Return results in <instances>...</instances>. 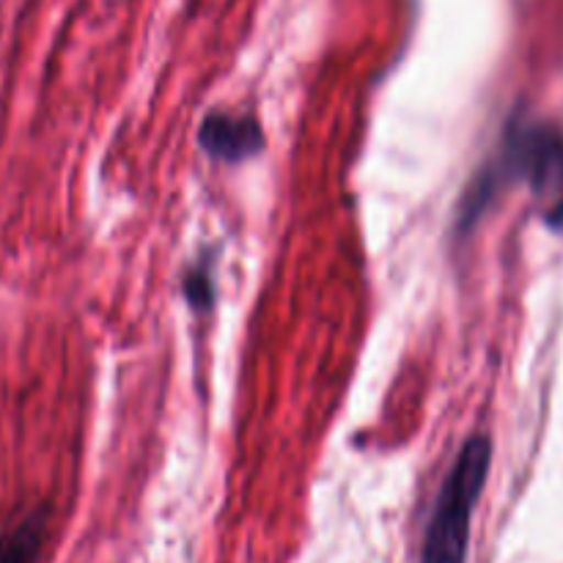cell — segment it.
Returning <instances> with one entry per match:
<instances>
[{
    "mask_svg": "<svg viewBox=\"0 0 563 563\" xmlns=\"http://www.w3.org/2000/svg\"><path fill=\"white\" fill-rule=\"evenodd\" d=\"M493 465V443L484 434H473L456 454L438 500L423 542V563H467L473 511L487 484Z\"/></svg>",
    "mask_w": 563,
    "mask_h": 563,
    "instance_id": "cell-2",
    "label": "cell"
},
{
    "mask_svg": "<svg viewBox=\"0 0 563 563\" xmlns=\"http://www.w3.org/2000/svg\"><path fill=\"white\" fill-rule=\"evenodd\" d=\"M185 295L190 300L192 308H209L214 300V286L212 275H209L207 267H196L187 273L185 280Z\"/></svg>",
    "mask_w": 563,
    "mask_h": 563,
    "instance_id": "cell-5",
    "label": "cell"
},
{
    "mask_svg": "<svg viewBox=\"0 0 563 563\" xmlns=\"http://www.w3.org/2000/svg\"><path fill=\"white\" fill-rule=\"evenodd\" d=\"M509 174L522 176L542 198L550 225H563V132L539 121L511 124L500 159L465 196V207L460 212L462 223L476 220L484 203L498 190L500 179Z\"/></svg>",
    "mask_w": 563,
    "mask_h": 563,
    "instance_id": "cell-1",
    "label": "cell"
},
{
    "mask_svg": "<svg viewBox=\"0 0 563 563\" xmlns=\"http://www.w3.org/2000/svg\"><path fill=\"white\" fill-rule=\"evenodd\" d=\"M198 143L203 152L220 163H242L262 152L264 132L253 115H236L229 110H214L201 121Z\"/></svg>",
    "mask_w": 563,
    "mask_h": 563,
    "instance_id": "cell-3",
    "label": "cell"
},
{
    "mask_svg": "<svg viewBox=\"0 0 563 563\" xmlns=\"http://www.w3.org/2000/svg\"><path fill=\"white\" fill-rule=\"evenodd\" d=\"M44 537H47V511L38 509L0 537V563H38Z\"/></svg>",
    "mask_w": 563,
    "mask_h": 563,
    "instance_id": "cell-4",
    "label": "cell"
}]
</instances>
